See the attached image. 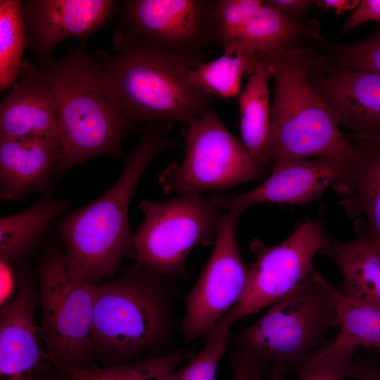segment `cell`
Masks as SVG:
<instances>
[{"label":"cell","instance_id":"1","mask_svg":"<svg viewBox=\"0 0 380 380\" xmlns=\"http://www.w3.org/2000/svg\"><path fill=\"white\" fill-rule=\"evenodd\" d=\"M20 80L44 86L51 94L61 132L62 154L54 177L59 179L80 163L100 156H122V144L132 132L108 95L100 61L80 43L64 58L42 65L23 61Z\"/></svg>","mask_w":380,"mask_h":380},{"label":"cell","instance_id":"2","mask_svg":"<svg viewBox=\"0 0 380 380\" xmlns=\"http://www.w3.org/2000/svg\"><path fill=\"white\" fill-rule=\"evenodd\" d=\"M180 298L174 279L137 263L96 284L91 338L96 364L106 367L170 353Z\"/></svg>","mask_w":380,"mask_h":380},{"label":"cell","instance_id":"3","mask_svg":"<svg viewBox=\"0 0 380 380\" xmlns=\"http://www.w3.org/2000/svg\"><path fill=\"white\" fill-rule=\"evenodd\" d=\"M176 146L160 122H151L115 184L89 204L55 221L65 262L77 277L100 284L114 277L125 258H134V234L128 222L131 198L151 163Z\"/></svg>","mask_w":380,"mask_h":380},{"label":"cell","instance_id":"4","mask_svg":"<svg viewBox=\"0 0 380 380\" xmlns=\"http://www.w3.org/2000/svg\"><path fill=\"white\" fill-rule=\"evenodd\" d=\"M107 92L129 122L189 124L210 109L213 97L189 80L203 56L174 54L119 30L112 54L97 51Z\"/></svg>","mask_w":380,"mask_h":380},{"label":"cell","instance_id":"5","mask_svg":"<svg viewBox=\"0 0 380 380\" xmlns=\"http://www.w3.org/2000/svg\"><path fill=\"white\" fill-rule=\"evenodd\" d=\"M308 46L265 57L274 77L271 108L272 167L309 158H329L355 166L362 152L340 130L327 103L309 81Z\"/></svg>","mask_w":380,"mask_h":380},{"label":"cell","instance_id":"6","mask_svg":"<svg viewBox=\"0 0 380 380\" xmlns=\"http://www.w3.org/2000/svg\"><path fill=\"white\" fill-rule=\"evenodd\" d=\"M327 280L315 271L292 294L232 337L236 351L269 363L284 375L296 372L338 327Z\"/></svg>","mask_w":380,"mask_h":380},{"label":"cell","instance_id":"7","mask_svg":"<svg viewBox=\"0 0 380 380\" xmlns=\"http://www.w3.org/2000/svg\"><path fill=\"white\" fill-rule=\"evenodd\" d=\"M36 274L44 359L80 369L97 367L91 338L96 284L71 272L53 236L38 259Z\"/></svg>","mask_w":380,"mask_h":380},{"label":"cell","instance_id":"8","mask_svg":"<svg viewBox=\"0 0 380 380\" xmlns=\"http://www.w3.org/2000/svg\"><path fill=\"white\" fill-rule=\"evenodd\" d=\"M139 208L144 219L134 234L136 263L174 280L184 279L191 250L215 242L220 208L196 193L163 202L144 199Z\"/></svg>","mask_w":380,"mask_h":380},{"label":"cell","instance_id":"9","mask_svg":"<svg viewBox=\"0 0 380 380\" xmlns=\"http://www.w3.org/2000/svg\"><path fill=\"white\" fill-rule=\"evenodd\" d=\"M329 239L322 222L310 218L298 223L279 244L267 246L253 239L250 247L255 260L249 267L245 291L211 334L230 329L244 317L292 294L314 274L313 259L327 248Z\"/></svg>","mask_w":380,"mask_h":380},{"label":"cell","instance_id":"10","mask_svg":"<svg viewBox=\"0 0 380 380\" xmlns=\"http://www.w3.org/2000/svg\"><path fill=\"white\" fill-rule=\"evenodd\" d=\"M244 146L208 109L187 124L182 161L159 175L166 194H200L224 190L259 179Z\"/></svg>","mask_w":380,"mask_h":380},{"label":"cell","instance_id":"11","mask_svg":"<svg viewBox=\"0 0 380 380\" xmlns=\"http://www.w3.org/2000/svg\"><path fill=\"white\" fill-rule=\"evenodd\" d=\"M239 217L228 211L220 216L213 252L185 297L179 326L186 341L207 338L245 291L250 269L237 244Z\"/></svg>","mask_w":380,"mask_h":380},{"label":"cell","instance_id":"12","mask_svg":"<svg viewBox=\"0 0 380 380\" xmlns=\"http://www.w3.org/2000/svg\"><path fill=\"white\" fill-rule=\"evenodd\" d=\"M215 1L129 0L122 3L119 31L165 51L205 57L217 42Z\"/></svg>","mask_w":380,"mask_h":380},{"label":"cell","instance_id":"13","mask_svg":"<svg viewBox=\"0 0 380 380\" xmlns=\"http://www.w3.org/2000/svg\"><path fill=\"white\" fill-rule=\"evenodd\" d=\"M306 60L309 81L349 137H380V74L339 66L314 45Z\"/></svg>","mask_w":380,"mask_h":380},{"label":"cell","instance_id":"14","mask_svg":"<svg viewBox=\"0 0 380 380\" xmlns=\"http://www.w3.org/2000/svg\"><path fill=\"white\" fill-rule=\"evenodd\" d=\"M17 265L16 293L0 310L1 380H32L36 369L45 360L36 319L39 303L37 274L29 258Z\"/></svg>","mask_w":380,"mask_h":380},{"label":"cell","instance_id":"15","mask_svg":"<svg viewBox=\"0 0 380 380\" xmlns=\"http://www.w3.org/2000/svg\"><path fill=\"white\" fill-rule=\"evenodd\" d=\"M353 167L329 158L289 161L272 167L270 177L249 191L208 198L220 209L238 215L252 206L266 203L304 205L319 199Z\"/></svg>","mask_w":380,"mask_h":380},{"label":"cell","instance_id":"16","mask_svg":"<svg viewBox=\"0 0 380 380\" xmlns=\"http://www.w3.org/2000/svg\"><path fill=\"white\" fill-rule=\"evenodd\" d=\"M116 1L111 0H30L23 4L27 42L40 57L49 56L63 40L84 42L103 26Z\"/></svg>","mask_w":380,"mask_h":380},{"label":"cell","instance_id":"17","mask_svg":"<svg viewBox=\"0 0 380 380\" xmlns=\"http://www.w3.org/2000/svg\"><path fill=\"white\" fill-rule=\"evenodd\" d=\"M62 145L37 138H0V195L18 201L46 194L61 160Z\"/></svg>","mask_w":380,"mask_h":380},{"label":"cell","instance_id":"18","mask_svg":"<svg viewBox=\"0 0 380 380\" xmlns=\"http://www.w3.org/2000/svg\"><path fill=\"white\" fill-rule=\"evenodd\" d=\"M0 138H37L61 144L56 103L44 86L21 80L14 83L0 104Z\"/></svg>","mask_w":380,"mask_h":380},{"label":"cell","instance_id":"19","mask_svg":"<svg viewBox=\"0 0 380 380\" xmlns=\"http://www.w3.org/2000/svg\"><path fill=\"white\" fill-rule=\"evenodd\" d=\"M355 140L362 159L333 186L347 215L356 218L355 227L380 251V146Z\"/></svg>","mask_w":380,"mask_h":380},{"label":"cell","instance_id":"20","mask_svg":"<svg viewBox=\"0 0 380 380\" xmlns=\"http://www.w3.org/2000/svg\"><path fill=\"white\" fill-rule=\"evenodd\" d=\"M319 32V25L315 20L293 21L264 1L238 39L223 49V53H243L262 60L285 49L314 43L321 39Z\"/></svg>","mask_w":380,"mask_h":380},{"label":"cell","instance_id":"21","mask_svg":"<svg viewBox=\"0 0 380 380\" xmlns=\"http://www.w3.org/2000/svg\"><path fill=\"white\" fill-rule=\"evenodd\" d=\"M269 63L261 60L238 96L241 133L259 177L272 167L271 106Z\"/></svg>","mask_w":380,"mask_h":380},{"label":"cell","instance_id":"22","mask_svg":"<svg viewBox=\"0 0 380 380\" xmlns=\"http://www.w3.org/2000/svg\"><path fill=\"white\" fill-rule=\"evenodd\" d=\"M355 234L348 241L330 238L322 253L339 269L343 281L337 289L344 296L380 307V251L355 227Z\"/></svg>","mask_w":380,"mask_h":380},{"label":"cell","instance_id":"23","mask_svg":"<svg viewBox=\"0 0 380 380\" xmlns=\"http://www.w3.org/2000/svg\"><path fill=\"white\" fill-rule=\"evenodd\" d=\"M70 201L50 195L27 209L0 218V259L13 265L29 258L43 243L56 217L63 213Z\"/></svg>","mask_w":380,"mask_h":380},{"label":"cell","instance_id":"24","mask_svg":"<svg viewBox=\"0 0 380 380\" xmlns=\"http://www.w3.org/2000/svg\"><path fill=\"white\" fill-rule=\"evenodd\" d=\"M194 355L191 348L181 349L165 355L89 369L53 364L75 380H170L174 372Z\"/></svg>","mask_w":380,"mask_h":380},{"label":"cell","instance_id":"25","mask_svg":"<svg viewBox=\"0 0 380 380\" xmlns=\"http://www.w3.org/2000/svg\"><path fill=\"white\" fill-rule=\"evenodd\" d=\"M326 285L338 322L334 343L380 349V307L352 300L328 281Z\"/></svg>","mask_w":380,"mask_h":380},{"label":"cell","instance_id":"26","mask_svg":"<svg viewBox=\"0 0 380 380\" xmlns=\"http://www.w3.org/2000/svg\"><path fill=\"white\" fill-rule=\"evenodd\" d=\"M260 61L243 53H223L191 70L189 80L213 99H229L239 96L243 75H251Z\"/></svg>","mask_w":380,"mask_h":380},{"label":"cell","instance_id":"27","mask_svg":"<svg viewBox=\"0 0 380 380\" xmlns=\"http://www.w3.org/2000/svg\"><path fill=\"white\" fill-rule=\"evenodd\" d=\"M27 42L23 3L0 1V89L14 84L20 76L23 55Z\"/></svg>","mask_w":380,"mask_h":380},{"label":"cell","instance_id":"28","mask_svg":"<svg viewBox=\"0 0 380 380\" xmlns=\"http://www.w3.org/2000/svg\"><path fill=\"white\" fill-rule=\"evenodd\" d=\"M357 348L327 340L296 372L294 380H344Z\"/></svg>","mask_w":380,"mask_h":380},{"label":"cell","instance_id":"29","mask_svg":"<svg viewBox=\"0 0 380 380\" xmlns=\"http://www.w3.org/2000/svg\"><path fill=\"white\" fill-rule=\"evenodd\" d=\"M316 46L339 66L380 74V29L358 42L331 44L322 40Z\"/></svg>","mask_w":380,"mask_h":380},{"label":"cell","instance_id":"30","mask_svg":"<svg viewBox=\"0 0 380 380\" xmlns=\"http://www.w3.org/2000/svg\"><path fill=\"white\" fill-rule=\"evenodd\" d=\"M232 337L230 329L209 335L203 348L176 370L170 380H216L218 366L232 343Z\"/></svg>","mask_w":380,"mask_h":380},{"label":"cell","instance_id":"31","mask_svg":"<svg viewBox=\"0 0 380 380\" xmlns=\"http://www.w3.org/2000/svg\"><path fill=\"white\" fill-rule=\"evenodd\" d=\"M264 1L218 0L215 3L217 42L222 49L235 42Z\"/></svg>","mask_w":380,"mask_h":380},{"label":"cell","instance_id":"32","mask_svg":"<svg viewBox=\"0 0 380 380\" xmlns=\"http://www.w3.org/2000/svg\"><path fill=\"white\" fill-rule=\"evenodd\" d=\"M232 380H265L272 371L267 362L233 350L229 355Z\"/></svg>","mask_w":380,"mask_h":380},{"label":"cell","instance_id":"33","mask_svg":"<svg viewBox=\"0 0 380 380\" xmlns=\"http://www.w3.org/2000/svg\"><path fill=\"white\" fill-rule=\"evenodd\" d=\"M348 377L356 380H380L378 353H355L349 369Z\"/></svg>","mask_w":380,"mask_h":380},{"label":"cell","instance_id":"34","mask_svg":"<svg viewBox=\"0 0 380 380\" xmlns=\"http://www.w3.org/2000/svg\"><path fill=\"white\" fill-rule=\"evenodd\" d=\"M369 21L380 22V0L360 1L354 13L343 25L341 33L344 34Z\"/></svg>","mask_w":380,"mask_h":380},{"label":"cell","instance_id":"35","mask_svg":"<svg viewBox=\"0 0 380 380\" xmlns=\"http://www.w3.org/2000/svg\"><path fill=\"white\" fill-rule=\"evenodd\" d=\"M266 4L274 8L288 18L300 22L310 6L316 1L310 0H268Z\"/></svg>","mask_w":380,"mask_h":380},{"label":"cell","instance_id":"36","mask_svg":"<svg viewBox=\"0 0 380 380\" xmlns=\"http://www.w3.org/2000/svg\"><path fill=\"white\" fill-rule=\"evenodd\" d=\"M1 307L11 301L18 288L17 270L13 265L0 259Z\"/></svg>","mask_w":380,"mask_h":380},{"label":"cell","instance_id":"37","mask_svg":"<svg viewBox=\"0 0 380 380\" xmlns=\"http://www.w3.org/2000/svg\"><path fill=\"white\" fill-rule=\"evenodd\" d=\"M49 367H42V363L39 365L33 374L32 380H75L61 367L49 361Z\"/></svg>","mask_w":380,"mask_h":380},{"label":"cell","instance_id":"38","mask_svg":"<svg viewBox=\"0 0 380 380\" xmlns=\"http://www.w3.org/2000/svg\"><path fill=\"white\" fill-rule=\"evenodd\" d=\"M360 1L356 0H322L316 1L315 4L324 9H331L337 14L356 8Z\"/></svg>","mask_w":380,"mask_h":380},{"label":"cell","instance_id":"39","mask_svg":"<svg viewBox=\"0 0 380 380\" xmlns=\"http://www.w3.org/2000/svg\"><path fill=\"white\" fill-rule=\"evenodd\" d=\"M284 375L277 371H271L270 375L265 380H282Z\"/></svg>","mask_w":380,"mask_h":380},{"label":"cell","instance_id":"40","mask_svg":"<svg viewBox=\"0 0 380 380\" xmlns=\"http://www.w3.org/2000/svg\"><path fill=\"white\" fill-rule=\"evenodd\" d=\"M355 139L367 141L380 146V137H356Z\"/></svg>","mask_w":380,"mask_h":380}]
</instances>
